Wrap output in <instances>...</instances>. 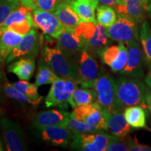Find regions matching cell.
<instances>
[{
    "instance_id": "3957f363",
    "label": "cell",
    "mask_w": 151,
    "mask_h": 151,
    "mask_svg": "<svg viewBox=\"0 0 151 151\" xmlns=\"http://www.w3.org/2000/svg\"><path fill=\"white\" fill-rule=\"evenodd\" d=\"M42 57L47 64L61 77L70 78L77 82V70L73 58L67 56L58 48H50L43 45Z\"/></svg>"
},
{
    "instance_id": "ba28073f",
    "label": "cell",
    "mask_w": 151,
    "mask_h": 151,
    "mask_svg": "<svg viewBox=\"0 0 151 151\" xmlns=\"http://www.w3.org/2000/svg\"><path fill=\"white\" fill-rule=\"evenodd\" d=\"M109 141V134L101 132L74 134L70 148L80 151H105Z\"/></svg>"
},
{
    "instance_id": "f546056e",
    "label": "cell",
    "mask_w": 151,
    "mask_h": 151,
    "mask_svg": "<svg viewBox=\"0 0 151 151\" xmlns=\"http://www.w3.org/2000/svg\"><path fill=\"white\" fill-rule=\"evenodd\" d=\"M140 40L146 60L151 63V28L146 20L143 21L141 25Z\"/></svg>"
},
{
    "instance_id": "8d00e7d4",
    "label": "cell",
    "mask_w": 151,
    "mask_h": 151,
    "mask_svg": "<svg viewBox=\"0 0 151 151\" xmlns=\"http://www.w3.org/2000/svg\"><path fill=\"white\" fill-rule=\"evenodd\" d=\"M120 0H98L99 3L109 6H115L119 4Z\"/></svg>"
},
{
    "instance_id": "9c48e42d",
    "label": "cell",
    "mask_w": 151,
    "mask_h": 151,
    "mask_svg": "<svg viewBox=\"0 0 151 151\" xmlns=\"http://www.w3.org/2000/svg\"><path fill=\"white\" fill-rule=\"evenodd\" d=\"M0 129L2 132L7 150L24 151L27 150L23 132L18 122L8 118L0 119Z\"/></svg>"
},
{
    "instance_id": "30bf717a",
    "label": "cell",
    "mask_w": 151,
    "mask_h": 151,
    "mask_svg": "<svg viewBox=\"0 0 151 151\" xmlns=\"http://www.w3.org/2000/svg\"><path fill=\"white\" fill-rule=\"evenodd\" d=\"M35 27L37 26L34 20L32 9L23 6L13 11L3 25L4 31L9 29L22 35H25Z\"/></svg>"
},
{
    "instance_id": "4316f807",
    "label": "cell",
    "mask_w": 151,
    "mask_h": 151,
    "mask_svg": "<svg viewBox=\"0 0 151 151\" xmlns=\"http://www.w3.org/2000/svg\"><path fill=\"white\" fill-rule=\"evenodd\" d=\"M3 92L4 94L6 97L10 98V99H14L16 101L21 104H30L32 106H37L41 102L42 99L38 100H32L27 97L24 94L19 92L16 88L13 86L12 83H10L7 80L6 78H5L4 81L3 83Z\"/></svg>"
},
{
    "instance_id": "7a4b0ae2",
    "label": "cell",
    "mask_w": 151,
    "mask_h": 151,
    "mask_svg": "<svg viewBox=\"0 0 151 151\" xmlns=\"http://www.w3.org/2000/svg\"><path fill=\"white\" fill-rule=\"evenodd\" d=\"M77 70V83L82 88H92L94 81L104 69L94 57L86 49H83L73 57Z\"/></svg>"
},
{
    "instance_id": "836d02e7",
    "label": "cell",
    "mask_w": 151,
    "mask_h": 151,
    "mask_svg": "<svg viewBox=\"0 0 151 151\" xmlns=\"http://www.w3.org/2000/svg\"><path fill=\"white\" fill-rule=\"evenodd\" d=\"M71 0H35L32 9L54 12L60 4L66 3L69 4Z\"/></svg>"
},
{
    "instance_id": "d4e9b609",
    "label": "cell",
    "mask_w": 151,
    "mask_h": 151,
    "mask_svg": "<svg viewBox=\"0 0 151 151\" xmlns=\"http://www.w3.org/2000/svg\"><path fill=\"white\" fill-rule=\"evenodd\" d=\"M97 101V93L93 88H77L71 96L69 104L73 109Z\"/></svg>"
},
{
    "instance_id": "60d3db41",
    "label": "cell",
    "mask_w": 151,
    "mask_h": 151,
    "mask_svg": "<svg viewBox=\"0 0 151 151\" xmlns=\"http://www.w3.org/2000/svg\"><path fill=\"white\" fill-rule=\"evenodd\" d=\"M146 10H147V11H148L149 16H150V18H151V1L148 3V6H147V9H146Z\"/></svg>"
},
{
    "instance_id": "d6a6232c",
    "label": "cell",
    "mask_w": 151,
    "mask_h": 151,
    "mask_svg": "<svg viewBox=\"0 0 151 151\" xmlns=\"http://www.w3.org/2000/svg\"><path fill=\"white\" fill-rule=\"evenodd\" d=\"M129 150L127 137L109 135V144L106 151H127Z\"/></svg>"
},
{
    "instance_id": "f6af8a7d",
    "label": "cell",
    "mask_w": 151,
    "mask_h": 151,
    "mask_svg": "<svg viewBox=\"0 0 151 151\" xmlns=\"http://www.w3.org/2000/svg\"><path fill=\"white\" fill-rule=\"evenodd\" d=\"M2 32H1V31H0V38H1V35H2Z\"/></svg>"
},
{
    "instance_id": "e575fe53",
    "label": "cell",
    "mask_w": 151,
    "mask_h": 151,
    "mask_svg": "<svg viewBox=\"0 0 151 151\" xmlns=\"http://www.w3.org/2000/svg\"><path fill=\"white\" fill-rule=\"evenodd\" d=\"M129 150L132 151H151V147L143 145L137 141V138L132 139L129 137H127Z\"/></svg>"
},
{
    "instance_id": "d590c367",
    "label": "cell",
    "mask_w": 151,
    "mask_h": 151,
    "mask_svg": "<svg viewBox=\"0 0 151 151\" xmlns=\"http://www.w3.org/2000/svg\"><path fill=\"white\" fill-rule=\"evenodd\" d=\"M6 78L5 73L0 68V102L3 103L5 99V95L3 92V83Z\"/></svg>"
},
{
    "instance_id": "83f0119b",
    "label": "cell",
    "mask_w": 151,
    "mask_h": 151,
    "mask_svg": "<svg viewBox=\"0 0 151 151\" xmlns=\"http://www.w3.org/2000/svg\"><path fill=\"white\" fill-rule=\"evenodd\" d=\"M97 21L105 28L111 27L116 21L118 16L111 6L100 5L97 7Z\"/></svg>"
},
{
    "instance_id": "44dd1931",
    "label": "cell",
    "mask_w": 151,
    "mask_h": 151,
    "mask_svg": "<svg viewBox=\"0 0 151 151\" xmlns=\"http://www.w3.org/2000/svg\"><path fill=\"white\" fill-rule=\"evenodd\" d=\"M7 70L14 73L20 80L29 81L35 70V59L20 58L9 65Z\"/></svg>"
},
{
    "instance_id": "9a60e30c",
    "label": "cell",
    "mask_w": 151,
    "mask_h": 151,
    "mask_svg": "<svg viewBox=\"0 0 151 151\" xmlns=\"http://www.w3.org/2000/svg\"><path fill=\"white\" fill-rule=\"evenodd\" d=\"M38 130L43 141L55 146H67L74 136L70 129L64 126H51Z\"/></svg>"
},
{
    "instance_id": "1f68e13d",
    "label": "cell",
    "mask_w": 151,
    "mask_h": 151,
    "mask_svg": "<svg viewBox=\"0 0 151 151\" xmlns=\"http://www.w3.org/2000/svg\"><path fill=\"white\" fill-rule=\"evenodd\" d=\"M20 7L19 0H0V31L3 32V25L13 11Z\"/></svg>"
},
{
    "instance_id": "e0dca14e",
    "label": "cell",
    "mask_w": 151,
    "mask_h": 151,
    "mask_svg": "<svg viewBox=\"0 0 151 151\" xmlns=\"http://www.w3.org/2000/svg\"><path fill=\"white\" fill-rule=\"evenodd\" d=\"M56 39V48L70 58H73L81 50L85 49L82 41L73 29L65 27L63 32Z\"/></svg>"
},
{
    "instance_id": "8fae6325",
    "label": "cell",
    "mask_w": 151,
    "mask_h": 151,
    "mask_svg": "<svg viewBox=\"0 0 151 151\" xmlns=\"http://www.w3.org/2000/svg\"><path fill=\"white\" fill-rule=\"evenodd\" d=\"M98 55L102 63L109 66L113 72L121 73L127 62V47L123 43L108 46L101 50Z\"/></svg>"
},
{
    "instance_id": "f35d334b",
    "label": "cell",
    "mask_w": 151,
    "mask_h": 151,
    "mask_svg": "<svg viewBox=\"0 0 151 151\" xmlns=\"http://www.w3.org/2000/svg\"><path fill=\"white\" fill-rule=\"evenodd\" d=\"M145 83L151 90V63L150 65V67H149L148 72L147 73L146 78H145Z\"/></svg>"
},
{
    "instance_id": "ac0fdd59",
    "label": "cell",
    "mask_w": 151,
    "mask_h": 151,
    "mask_svg": "<svg viewBox=\"0 0 151 151\" xmlns=\"http://www.w3.org/2000/svg\"><path fill=\"white\" fill-rule=\"evenodd\" d=\"M98 0H71L69 3L71 8L78 15L82 22H97L95 10L98 6Z\"/></svg>"
},
{
    "instance_id": "8992f818",
    "label": "cell",
    "mask_w": 151,
    "mask_h": 151,
    "mask_svg": "<svg viewBox=\"0 0 151 151\" xmlns=\"http://www.w3.org/2000/svg\"><path fill=\"white\" fill-rule=\"evenodd\" d=\"M107 37L111 40L128 44L139 39L137 22L126 15L118 14L116 21L111 27L106 28Z\"/></svg>"
},
{
    "instance_id": "484cf974",
    "label": "cell",
    "mask_w": 151,
    "mask_h": 151,
    "mask_svg": "<svg viewBox=\"0 0 151 151\" xmlns=\"http://www.w3.org/2000/svg\"><path fill=\"white\" fill-rule=\"evenodd\" d=\"M58 74L52 70L43 58L38 62V70L35 78V83L38 86L52 84L58 78Z\"/></svg>"
},
{
    "instance_id": "7c38bea8",
    "label": "cell",
    "mask_w": 151,
    "mask_h": 151,
    "mask_svg": "<svg viewBox=\"0 0 151 151\" xmlns=\"http://www.w3.org/2000/svg\"><path fill=\"white\" fill-rule=\"evenodd\" d=\"M39 43L40 41L38 32L32 28L29 32L24 35L22 41L9 55L6 62L9 64L20 58L35 59L39 52Z\"/></svg>"
},
{
    "instance_id": "7bdbcfd3",
    "label": "cell",
    "mask_w": 151,
    "mask_h": 151,
    "mask_svg": "<svg viewBox=\"0 0 151 151\" xmlns=\"http://www.w3.org/2000/svg\"><path fill=\"white\" fill-rule=\"evenodd\" d=\"M5 115V111L2 107L0 106V117H2Z\"/></svg>"
},
{
    "instance_id": "4dcf8cb0",
    "label": "cell",
    "mask_w": 151,
    "mask_h": 151,
    "mask_svg": "<svg viewBox=\"0 0 151 151\" xmlns=\"http://www.w3.org/2000/svg\"><path fill=\"white\" fill-rule=\"evenodd\" d=\"M65 127L70 129L73 134L93 133V132L101 131V130L97 129L95 126L80 121L72 117L69 118Z\"/></svg>"
},
{
    "instance_id": "277c9868",
    "label": "cell",
    "mask_w": 151,
    "mask_h": 151,
    "mask_svg": "<svg viewBox=\"0 0 151 151\" xmlns=\"http://www.w3.org/2000/svg\"><path fill=\"white\" fill-rule=\"evenodd\" d=\"M92 88L97 93V102L106 113L118 110L115 78L104 70L94 81Z\"/></svg>"
},
{
    "instance_id": "d6986e66",
    "label": "cell",
    "mask_w": 151,
    "mask_h": 151,
    "mask_svg": "<svg viewBox=\"0 0 151 151\" xmlns=\"http://www.w3.org/2000/svg\"><path fill=\"white\" fill-rule=\"evenodd\" d=\"M107 131L119 137H126L130 132V125L122 111H116L106 114Z\"/></svg>"
},
{
    "instance_id": "ee69618b",
    "label": "cell",
    "mask_w": 151,
    "mask_h": 151,
    "mask_svg": "<svg viewBox=\"0 0 151 151\" xmlns=\"http://www.w3.org/2000/svg\"><path fill=\"white\" fill-rule=\"evenodd\" d=\"M4 150V147L2 146V143H1V140H0V151H3Z\"/></svg>"
},
{
    "instance_id": "7402d4cb",
    "label": "cell",
    "mask_w": 151,
    "mask_h": 151,
    "mask_svg": "<svg viewBox=\"0 0 151 151\" xmlns=\"http://www.w3.org/2000/svg\"><path fill=\"white\" fill-rule=\"evenodd\" d=\"M115 9L118 14L131 17L137 22L143 21L144 6L141 0H120Z\"/></svg>"
},
{
    "instance_id": "b9f144b4",
    "label": "cell",
    "mask_w": 151,
    "mask_h": 151,
    "mask_svg": "<svg viewBox=\"0 0 151 151\" xmlns=\"http://www.w3.org/2000/svg\"><path fill=\"white\" fill-rule=\"evenodd\" d=\"M141 2L143 3V6H144V7L146 6V8L147 9V6H148L149 1H150V0H141Z\"/></svg>"
},
{
    "instance_id": "52a82bcc",
    "label": "cell",
    "mask_w": 151,
    "mask_h": 151,
    "mask_svg": "<svg viewBox=\"0 0 151 151\" xmlns=\"http://www.w3.org/2000/svg\"><path fill=\"white\" fill-rule=\"evenodd\" d=\"M107 113L103 110L97 101L80 106L73 109L71 113V117L95 126L101 131H107L106 124Z\"/></svg>"
},
{
    "instance_id": "cb8c5ba5",
    "label": "cell",
    "mask_w": 151,
    "mask_h": 151,
    "mask_svg": "<svg viewBox=\"0 0 151 151\" xmlns=\"http://www.w3.org/2000/svg\"><path fill=\"white\" fill-rule=\"evenodd\" d=\"M124 116L130 127L139 129L146 127V114L141 106H132L124 109Z\"/></svg>"
},
{
    "instance_id": "5bb4252c",
    "label": "cell",
    "mask_w": 151,
    "mask_h": 151,
    "mask_svg": "<svg viewBox=\"0 0 151 151\" xmlns=\"http://www.w3.org/2000/svg\"><path fill=\"white\" fill-rule=\"evenodd\" d=\"M33 17L37 27L46 35L54 39H58L65 29V26L54 13L34 9Z\"/></svg>"
},
{
    "instance_id": "ab89813d",
    "label": "cell",
    "mask_w": 151,
    "mask_h": 151,
    "mask_svg": "<svg viewBox=\"0 0 151 151\" xmlns=\"http://www.w3.org/2000/svg\"><path fill=\"white\" fill-rule=\"evenodd\" d=\"M146 105L147 109H148L151 114V92L148 91L147 92L146 95Z\"/></svg>"
},
{
    "instance_id": "ffe728a7",
    "label": "cell",
    "mask_w": 151,
    "mask_h": 151,
    "mask_svg": "<svg viewBox=\"0 0 151 151\" xmlns=\"http://www.w3.org/2000/svg\"><path fill=\"white\" fill-rule=\"evenodd\" d=\"M23 37L24 35L9 29L3 32L0 38V63H3L6 60Z\"/></svg>"
},
{
    "instance_id": "5b68a950",
    "label": "cell",
    "mask_w": 151,
    "mask_h": 151,
    "mask_svg": "<svg viewBox=\"0 0 151 151\" xmlns=\"http://www.w3.org/2000/svg\"><path fill=\"white\" fill-rule=\"evenodd\" d=\"M78 83L72 79L58 76L52 83L45 99L46 106L48 108L58 106L62 109H67L69 99L78 88Z\"/></svg>"
},
{
    "instance_id": "6da1fadb",
    "label": "cell",
    "mask_w": 151,
    "mask_h": 151,
    "mask_svg": "<svg viewBox=\"0 0 151 151\" xmlns=\"http://www.w3.org/2000/svg\"><path fill=\"white\" fill-rule=\"evenodd\" d=\"M118 110L132 106L146 107V95L147 88L140 80L128 76H121L115 79Z\"/></svg>"
},
{
    "instance_id": "74e56055",
    "label": "cell",
    "mask_w": 151,
    "mask_h": 151,
    "mask_svg": "<svg viewBox=\"0 0 151 151\" xmlns=\"http://www.w3.org/2000/svg\"><path fill=\"white\" fill-rule=\"evenodd\" d=\"M19 1H20V4L23 6L27 7V8H30L32 9L35 0H19Z\"/></svg>"
},
{
    "instance_id": "f1b7e54d",
    "label": "cell",
    "mask_w": 151,
    "mask_h": 151,
    "mask_svg": "<svg viewBox=\"0 0 151 151\" xmlns=\"http://www.w3.org/2000/svg\"><path fill=\"white\" fill-rule=\"evenodd\" d=\"M13 86L17 90L27 96L32 100L43 99V96L39 94L38 91V86L36 83H31L26 80H20L12 83Z\"/></svg>"
},
{
    "instance_id": "2e32d148",
    "label": "cell",
    "mask_w": 151,
    "mask_h": 151,
    "mask_svg": "<svg viewBox=\"0 0 151 151\" xmlns=\"http://www.w3.org/2000/svg\"><path fill=\"white\" fill-rule=\"evenodd\" d=\"M71 117V113L65 110H52L41 111L36 116L34 120V126L37 129L51 126L65 127Z\"/></svg>"
},
{
    "instance_id": "603a6c76",
    "label": "cell",
    "mask_w": 151,
    "mask_h": 151,
    "mask_svg": "<svg viewBox=\"0 0 151 151\" xmlns=\"http://www.w3.org/2000/svg\"><path fill=\"white\" fill-rule=\"evenodd\" d=\"M53 13L65 27L74 29L76 27L82 22L78 15L76 14L68 4H60Z\"/></svg>"
},
{
    "instance_id": "4fadbf2b",
    "label": "cell",
    "mask_w": 151,
    "mask_h": 151,
    "mask_svg": "<svg viewBox=\"0 0 151 151\" xmlns=\"http://www.w3.org/2000/svg\"><path fill=\"white\" fill-rule=\"evenodd\" d=\"M128 59L125 67L121 71L122 75L131 78H142L144 76L143 62L145 58L144 52L138 41H134L127 44Z\"/></svg>"
}]
</instances>
